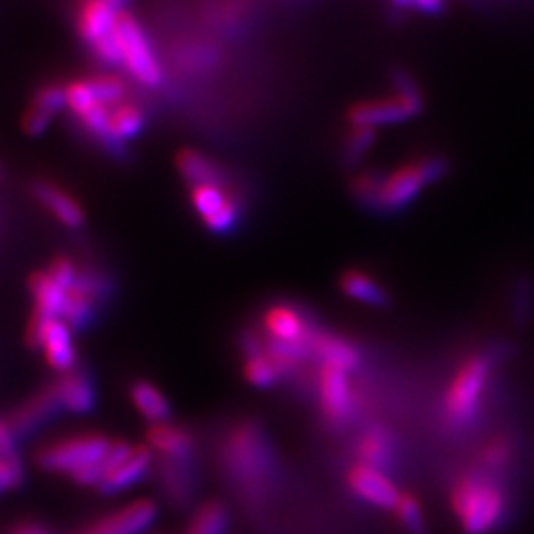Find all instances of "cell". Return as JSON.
Segmentation results:
<instances>
[{"instance_id": "6da1fadb", "label": "cell", "mask_w": 534, "mask_h": 534, "mask_svg": "<svg viewBox=\"0 0 534 534\" xmlns=\"http://www.w3.org/2000/svg\"><path fill=\"white\" fill-rule=\"evenodd\" d=\"M451 163L445 155H420L390 171L366 169L351 178V196L356 204L380 216L408 210L420 194L449 175Z\"/></svg>"}, {"instance_id": "7a4b0ae2", "label": "cell", "mask_w": 534, "mask_h": 534, "mask_svg": "<svg viewBox=\"0 0 534 534\" xmlns=\"http://www.w3.org/2000/svg\"><path fill=\"white\" fill-rule=\"evenodd\" d=\"M503 356H507V347H493L465 358L445 392L444 420L447 428L465 430L477 420L493 366Z\"/></svg>"}, {"instance_id": "3957f363", "label": "cell", "mask_w": 534, "mask_h": 534, "mask_svg": "<svg viewBox=\"0 0 534 534\" xmlns=\"http://www.w3.org/2000/svg\"><path fill=\"white\" fill-rule=\"evenodd\" d=\"M451 507L463 533L489 534L503 523L509 501L493 477L473 471L453 485Z\"/></svg>"}, {"instance_id": "277c9868", "label": "cell", "mask_w": 534, "mask_h": 534, "mask_svg": "<svg viewBox=\"0 0 534 534\" xmlns=\"http://www.w3.org/2000/svg\"><path fill=\"white\" fill-rule=\"evenodd\" d=\"M224 465L228 475L244 489H258L275 475V453L264 430L254 422L242 424L224 447Z\"/></svg>"}, {"instance_id": "5b68a950", "label": "cell", "mask_w": 534, "mask_h": 534, "mask_svg": "<svg viewBox=\"0 0 534 534\" xmlns=\"http://www.w3.org/2000/svg\"><path fill=\"white\" fill-rule=\"evenodd\" d=\"M113 32L121 50V66H125L129 76L145 88H159L163 84V68L139 20L123 12Z\"/></svg>"}, {"instance_id": "8992f818", "label": "cell", "mask_w": 534, "mask_h": 534, "mask_svg": "<svg viewBox=\"0 0 534 534\" xmlns=\"http://www.w3.org/2000/svg\"><path fill=\"white\" fill-rule=\"evenodd\" d=\"M111 445L113 440L103 434H76L40 447L36 453V463L48 473L74 477L103 459Z\"/></svg>"}, {"instance_id": "52a82bcc", "label": "cell", "mask_w": 534, "mask_h": 534, "mask_svg": "<svg viewBox=\"0 0 534 534\" xmlns=\"http://www.w3.org/2000/svg\"><path fill=\"white\" fill-rule=\"evenodd\" d=\"M26 341L32 349H40L44 353L46 362L54 370L68 374L78 368L80 356L72 337V327L62 317L32 315Z\"/></svg>"}, {"instance_id": "ba28073f", "label": "cell", "mask_w": 534, "mask_h": 534, "mask_svg": "<svg viewBox=\"0 0 534 534\" xmlns=\"http://www.w3.org/2000/svg\"><path fill=\"white\" fill-rule=\"evenodd\" d=\"M190 204L202 224L218 236L230 234L242 220V198L224 182L192 186Z\"/></svg>"}, {"instance_id": "9c48e42d", "label": "cell", "mask_w": 534, "mask_h": 534, "mask_svg": "<svg viewBox=\"0 0 534 534\" xmlns=\"http://www.w3.org/2000/svg\"><path fill=\"white\" fill-rule=\"evenodd\" d=\"M60 412H64V408L58 400L56 388L54 384H48L40 388L38 392H34L24 402H20L4 420L10 432L14 434V438L20 442V440H28L34 434H38L52 420H56Z\"/></svg>"}, {"instance_id": "30bf717a", "label": "cell", "mask_w": 534, "mask_h": 534, "mask_svg": "<svg viewBox=\"0 0 534 534\" xmlns=\"http://www.w3.org/2000/svg\"><path fill=\"white\" fill-rule=\"evenodd\" d=\"M319 400H321L323 416L335 428L347 426L355 416V396H353L349 372L339 366L321 364Z\"/></svg>"}, {"instance_id": "8fae6325", "label": "cell", "mask_w": 534, "mask_h": 534, "mask_svg": "<svg viewBox=\"0 0 534 534\" xmlns=\"http://www.w3.org/2000/svg\"><path fill=\"white\" fill-rule=\"evenodd\" d=\"M157 517L159 507L153 501L141 499L95 519L76 534H145Z\"/></svg>"}, {"instance_id": "7c38bea8", "label": "cell", "mask_w": 534, "mask_h": 534, "mask_svg": "<svg viewBox=\"0 0 534 534\" xmlns=\"http://www.w3.org/2000/svg\"><path fill=\"white\" fill-rule=\"evenodd\" d=\"M264 329L269 341L309 347L317 331V327L307 319L305 311L287 303H275L267 307L264 313Z\"/></svg>"}, {"instance_id": "4fadbf2b", "label": "cell", "mask_w": 534, "mask_h": 534, "mask_svg": "<svg viewBox=\"0 0 534 534\" xmlns=\"http://www.w3.org/2000/svg\"><path fill=\"white\" fill-rule=\"evenodd\" d=\"M412 117H416V113L396 95L355 101L347 109L349 125L370 127V129L398 125V123H404V121H408Z\"/></svg>"}, {"instance_id": "5bb4252c", "label": "cell", "mask_w": 534, "mask_h": 534, "mask_svg": "<svg viewBox=\"0 0 534 534\" xmlns=\"http://www.w3.org/2000/svg\"><path fill=\"white\" fill-rule=\"evenodd\" d=\"M347 485L358 499L384 511H394L400 499V491L382 471L362 463H356L349 469Z\"/></svg>"}, {"instance_id": "9a60e30c", "label": "cell", "mask_w": 534, "mask_h": 534, "mask_svg": "<svg viewBox=\"0 0 534 534\" xmlns=\"http://www.w3.org/2000/svg\"><path fill=\"white\" fill-rule=\"evenodd\" d=\"M58 394V400L64 412L74 416H88L97 406V386L88 370L76 368L68 374H62L52 382Z\"/></svg>"}, {"instance_id": "2e32d148", "label": "cell", "mask_w": 534, "mask_h": 534, "mask_svg": "<svg viewBox=\"0 0 534 534\" xmlns=\"http://www.w3.org/2000/svg\"><path fill=\"white\" fill-rule=\"evenodd\" d=\"M157 473L163 495L175 507H184L192 501L198 485L196 459H159Z\"/></svg>"}, {"instance_id": "e0dca14e", "label": "cell", "mask_w": 534, "mask_h": 534, "mask_svg": "<svg viewBox=\"0 0 534 534\" xmlns=\"http://www.w3.org/2000/svg\"><path fill=\"white\" fill-rule=\"evenodd\" d=\"M66 109V88L58 84H46L36 91L32 103L24 111L22 129L30 137H40L52 125V119Z\"/></svg>"}, {"instance_id": "ac0fdd59", "label": "cell", "mask_w": 534, "mask_h": 534, "mask_svg": "<svg viewBox=\"0 0 534 534\" xmlns=\"http://www.w3.org/2000/svg\"><path fill=\"white\" fill-rule=\"evenodd\" d=\"M34 196L62 226L78 230L86 224V212L80 206V202L58 184L38 180L34 184Z\"/></svg>"}, {"instance_id": "d6986e66", "label": "cell", "mask_w": 534, "mask_h": 534, "mask_svg": "<svg viewBox=\"0 0 534 534\" xmlns=\"http://www.w3.org/2000/svg\"><path fill=\"white\" fill-rule=\"evenodd\" d=\"M153 469V449L147 445H137L131 455L97 487L101 495H117L139 481H143Z\"/></svg>"}, {"instance_id": "ffe728a7", "label": "cell", "mask_w": 534, "mask_h": 534, "mask_svg": "<svg viewBox=\"0 0 534 534\" xmlns=\"http://www.w3.org/2000/svg\"><path fill=\"white\" fill-rule=\"evenodd\" d=\"M147 444L161 459H194L196 436L192 430L173 422L151 426L147 432Z\"/></svg>"}, {"instance_id": "44dd1931", "label": "cell", "mask_w": 534, "mask_h": 534, "mask_svg": "<svg viewBox=\"0 0 534 534\" xmlns=\"http://www.w3.org/2000/svg\"><path fill=\"white\" fill-rule=\"evenodd\" d=\"M123 12H117L103 0H82L76 12L78 36L89 48L115 30V24Z\"/></svg>"}, {"instance_id": "7402d4cb", "label": "cell", "mask_w": 534, "mask_h": 534, "mask_svg": "<svg viewBox=\"0 0 534 534\" xmlns=\"http://www.w3.org/2000/svg\"><path fill=\"white\" fill-rule=\"evenodd\" d=\"M28 289L34 303V315L38 317H64L68 305V291L54 281L48 271H36L30 275Z\"/></svg>"}, {"instance_id": "603a6c76", "label": "cell", "mask_w": 534, "mask_h": 534, "mask_svg": "<svg viewBox=\"0 0 534 534\" xmlns=\"http://www.w3.org/2000/svg\"><path fill=\"white\" fill-rule=\"evenodd\" d=\"M129 398L135 410L151 422V426L167 424L173 418V406L163 390L151 380H133L129 386Z\"/></svg>"}, {"instance_id": "cb8c5ba5", "label": "cell", "mask_w": 534, "mask_h": 534, "mask_svg": "<svg viewBox=\"0 0 534 534\" xmlns=\"http://www.w3.org/2000/svg\"><path fill=\"white\" fill-rule=\"evenodd\" d=\"M147 125L145 111L131 103L123 101L115 107H109V119H107V137L109 147H123L127 141L135 139Z\"/></svg>"}, {"instance_id": "d4e9b609", "label": "cell", "mask_w": 534, "mask_h": 534, "mask_svg": "<svg viewBox=\"0 0 534 534\" xmlns=\"http://www.w3.org/2000/svg\"><path fill=\"white\" fill-rule=\"evenodd\" d=\"M339 289L349 299L364 303V305H370V307L386 309L392 303L388 291L370 273H366L362 269H356V267H351V269L341 273Z\"/></svg>"}, {"instance_id": "484cf974", "label": "cell", "mask_w": 534, "mask_h": 534, "mask_svg": "<svg viewBox=\"0 0 534 534\" xmlns=\"http://www.w3.org/2000/svg\"><path fill=\"white\" fill-rule=\"evenodd\" d=\"M313 356H317L321 360V364H331V366H339L347 372H353L360 364V351L356 349L355 345L343 337H337L333 333L327 331H315L313 335Z\"/></svg>"}, {"instance_id": "4316f807", "label": "cell", "mask_w": 534, "mask_h": 534, "mask_svg": "<svg viewBox=\"0 0 534 534\" xmlns=\"http://www.w3.org/2000/svg\"><path fill=\"white\" fill-rule=\"evenodd\" d=\"M178 175L186 184L198 186V184H218L224 182L220 169L200 151L196 149H180L177 153Z\"/></svg>"}, {"instance_id": "83f0119b", "label": "cell", "mask_w": 534, "mask_h": 534, "mask_svg": "<svg viewBox=\"0 0 534 534\" xmlns=\"http://www.w3.org/2000/svg\"><path fill=\"white\" fill-rule=\"evenodd\" d=\"M358 457L362 465L384 471L396 461V445L384 430H368L358 442Z\"/></svg>"}, {"instance_id": "f1b7e54d", "label": "cell", "mask_w": 534, "mask_h": 534, "mask_svg": "<svg viewBox=\"0 0 534 534\" xmlns=\"http://www.w3.org/2000/svg\"><path fill=\"white\" fill-rule=\"evenodd\" d=\"M228 531L230 513L226 505L220 501H206L194 511L184 534H228Z\"/></svg>"}, {"instance_id": "f546056e", "label": "cell", "mask_w": 534, "mask_h": 534, "mask_svg": "<svg viewBox=\"0 0 534 534\" xmlns=\"http://www.w3.org/2000/svg\"><path fill=\"white\" fill-rule=\"evenodd\" d=\"M244 378L260 388V390H269L273 386H277L285 374L283 370L267 356L266 345L262 351L252 353V355H244Z\"/></svg>"}, {"instance_id": "4dcf8cb0", "label": "cell", "mask_w": 534, "mask_h": 534, "mask_svg": "<svg viewBox=\"0 0 534 534\" xmlns=\"http://www.w3.org/2000/svg\"><path fill=\"white\" fill-rule=\"evenodd\" d=\"M376 137H378V131L376 129L351 125V129L347 131V135L343 139V149H341L343 165L347 169L358 167L366 159V155L370 153V149L374 147Z\"/></svg>"}, {"instance_id": "1f68e13d", "label": "cell", "mask_w": 534, "mask_h": 534, "mask_svg": "<svg viewBox=\"0 0 534 534\" xmlns=\"http://www.w3.org/2000/svg\"><path fill=\"white\" fill-rule=\"evenodd\" d=\"M513 459V445L507 438H493L491 442L481 447L477 457V471L489 477H495V473H501L509 467Z\"/></svg>"}, {"instance_id": "d6a6232c", "label": "cell", "mask_w": 534, "mask_h": 534, "mask_svg": "<svg viewBox=\"0 0 534 534\" xmlns=\"http://www.w3.org/2000/svg\"><path fill=\"white\" fill-rule=\"evenodd\" d=\"M390 86H392V95L400 97L416 115H420L426 107V99L420 86L416 84L414 76L404 70V68H392L388 74Z\"/></svg>"}, {"instance_id": "836d02e7", "label": "cell", "mask_w": 534, "mask_h": 534, "mask_svg": "<svg viewBox=\"0 0 534 534\" xmlns=\"http://www.w3.org/2000/svg\"><path fill=\"white\" fill-rule=\"evenodd\" d=\"M64 88H66V107L76 119L84 117L95 105L101 103L89 80H74L66 84Z\"/></svg>"}, {"instance_id": "e575fe53", "label": "cell", "mask_w": 534, "mask_h": 534, "mask_svg": "<svg viewBox=\"0 0 534 534\" xmlns=\"http://www.w3.org/2000/svg\"><path fill=\"white\" fill-rule=\"evenodd\" d=\"M396 517L400 521V525L404 527V531L408 534H428V527H426V519L422 513V507L418 503V499L410 493H400L398 505H396Z\"/></svg>"}, {"instance_id": "d590c367", "label": "cell", "mask_w": 534, "mask_h": 534, "mask_svg": "<svg viewBox=\"0 0 534 534\" xmlns=\"http://www.w3.org/2000/svg\"><path fill=\"white\" fill-rule=\"evenodd\" d=\"M93 91L97 95V99L107 105V107H115L119 103L125 101L127 95V88L123 84V80L115 78V76H95L89 80Z\"/></svg>"}, {"instance_id": "8d00e7d4", "label": "cell", "mask_w": 534, "mask_h": 534, "mask_svg": "<svg viewBox=\"0 0 534 534\" xmlns=\"http://www.w3.org/2000/svg\"><path fill=\"white\" fill-rule=\"evenodd\" d=\"M0 457L18 477L24 479V463H22V457L18 451V440L10 432L6 420H2V418H0Z\"/></svg>"}, {"instance_id": "74e56055", "label": "cell", "mask_w": 534, "mask_h": 534, "mask_svg": "<svg viewBox=\"0 0 534 534\" xmlns=\"http://www.w3.org/2000/svg\"><path fill=\"white\" fill-rule=\"evenodd\" d=\"M56 283H60L66 291L72 289V285L78 281L80 277V267L76 266L74 260H70L68 256H60V258H54L52 264L46 269Z\"/></svg>"}, {"instance_id": "f35d334b", "label": "cell", "mask_w": 534, "mask_h": 534, "mask_svg": "<svg viewBox=\"0 0 534 534\" xmlns=\"http://www.w3.org/2000/svg\"><path fill=\"white\" fill-rule=\"evenodd\" d=\"M91 52L105 66H121V50H119V42L115 38V32H111L109 36H105L97 44H93Z\"/></svg>"}, {"instance_id": "ab89813d", "label": "cell", "mask_w": 534, "mask_h": 534, "mask_svg": "<svg viewBox=\"0 0 534 534\" xmlns=\"http://www.w3.org/2000/svg\"><path fill=\"white\" fill-rule=\"evenodd\" d=\"M531 309H533V285L527 279H523L515 291V315H517V319L521 323H529Z\"/></svg>"}, {"instance_id": "60d3db41", "label": "cell", "mask_w": 534, "mask_h": 534, "mask_svg": "<svg viewBox=\"0 0 534 534\" xmlns=\"http://www.w3.org/2000/svg\"><path fill=\"white\" fill-rule=\"evenodd\" d=\"M412 12H422V14H442L445 10V0H408Z\"/></svg>"}, {"instance_id": "b9f144b4", "label": "cell", "mask_w": 534, "mask_h": 534, "mask_svg": "<svg viewBox=\"0 0 534 534\" xmlns=\"http://www.w3.org/2000/svg\"><path fill=\"white\" fill-rule=\"evenodd\" d=\"M6 534H54L48 527L40 525V523H20L16 527H12Z\"/></svg>"}, {"instance_id": "7bdbcfd3", "label": "cell", "mask_w": 534, "mask_h": 534, "mask_svg": "<svg viewBox=\"0 0 534 534\" xmlns=\"http://www.w3.org/2000/svg\"><path fill=\"white\" fill-rule=\"evenodd\" d=\"M105 4H109L111 8H115L117 12H123V6L129 2V0H103Z\"/></svg>"}, {"instance_id": "ee69618b", "label": "cell", "mask_w": 534, "mask_h": 534, "mask_svg": "<svg viewBox=\"0 0 534 534\" xmlns=\"http://www.w3.org/2000/svg\"><path fill=\"white\" fill-rule=\"evenodd\" d=\"M2 493H4V489H2V487H0V495H2Z\"/></svg>"}]
</instances>
